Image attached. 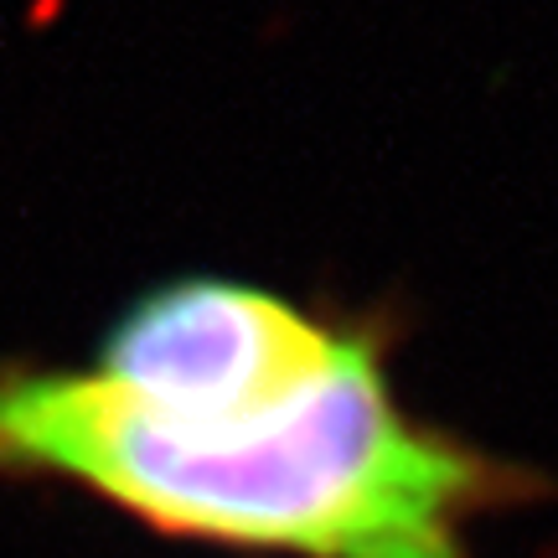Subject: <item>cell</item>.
<instances>
[{
  "label": "cell",
  "instance_id": "6da1fadb",
  "mask_svg": "<svg viewBox=\"0 0 558 558\" xmlns=\"http://www.w3.org/2000/svg\"><path fill=\"white\" fill-rule=\"evenodd\" d=\"M388 347L393 326L362 320L326 378L233 414H150L94 367L0 362V476L233 554L471 558V522L538 481L409 414Z\"/></svg>",
  "mask_w": 558,
  "mask_h": 558
},
{
  "label": "cell",
  "instance_id": "7a4b0ae2",
  "mask_svg": "<svg viewBox=\"0 0 558 558\" xmlns=\"http://www.w3.org/2000/svg\"><path fill=\"white\" fill-rule=\"evenodd\" d=\"M357 326L239 275H177L109 320L88 367L150 414H233L326 378Z\"/></svg>",
  "mask_w": 558,
  "mask_h": 558
}]
</instances>
